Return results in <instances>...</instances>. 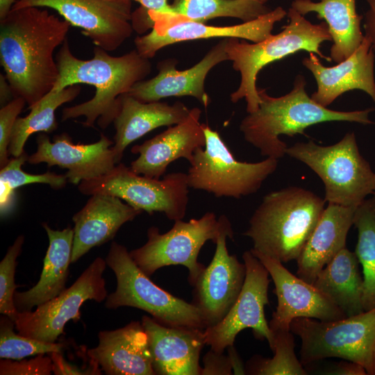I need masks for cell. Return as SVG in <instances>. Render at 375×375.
I'll return each instance as SVG.
<instances>
[{"label":"cell","instance_id":"1","mask_svg":"<svg viewBox=\"0 0 375 375\" xmlns=\"http://www.w3.org/2000/svg\"><path fill=\"white\" fill-rule=\"evenodd\" d=\"M69 23L46 9H12L0 20V62L15 97L28 108L54 87L58 69L54 51L67 39Z\"/></svg>","mask_w":375,"mask_h":375},{"label":"cell","instance_id":"2","mask_svg":"<svg viewBox=\"0 0 375 375\" xmlns=\"http://www.w3.org/2000/svg\"><path fill=\"white\" fill-rule=\"evenodd\" d=\"M55 58L59 74L51 92H60L76 84H88L96 89L92 99L62 110V121L83 116L85 119L82 124L85 127H93L97 122L100 128H106L119 111L121 95L144 80L151 70L149 59L136 49L112 56L96 46L92 58L79 59L72 53L67 39Z\"/></svg>","mask_w":375,"mask_h":375},{"label":"cell","instance_id":"3","mask_svg":"<svg viewBox=\"0 0 375 375\" xmlns=\"http://www.w3.org/2000/svg\"><path fill=\"white\" fill-rule=\"evenodd\" d=\"M306 81L298 74L292 90L281 97H271L258 90V108L243 118L240 125L244 140L262 156L279 160L286 154L288 146L279 138L302 134L309 126L328 122H349L371 124L369 114L374 108L338 111L324 107L308 96Z\"/></svg>","mask_w":375,"mask_h":375},{"label":"cell","instance_id":"4","mask_svg":"<svg viewBox=\"0 0 375 375\" xmlns=\"http://www.w3.org/2000/svg\"><path fill=\"white\" fill-rule=\"evenodd\" d=\"M326 201L301 187L267 194L249 219L243 235L252 249L283 263L301 255L324 208Z\"/></svg>","mask_w":375,"mask_h":375},{"label":"cell","instance_id":"5","mask_svg":"<svg viewBox=\"0 0 375 375\" xmlns=\"http://www.w3.org/2000/svg\"><path fill=\"white\" fill-rule=\"evenodd\" d=\"M288 24L283 31L271 35L256 43H249L246 40L228 38L226 51L233 67L240 73L239 88L231 94V101L237 103L242 99L247 102L248 113L256 111L260 102L256 78L258 72L272 62L303 50L317 54L328 62L330 57L320 51L321 44L332 42L327 24L322 22L312 24L303 15L290 7L287 12Z\"/></svg>","mask_w":375,"mask_h":375},{"label":"cell","instance_id":"6","mask_svg":"<svg viewBox=\"0 0 375 375\" xmlns=\"http://www.w3.org/2000/svg\"><path fill=\"white\" fill-rule=\"evenodd\" d=\"M286 154L306 165L320 178L327 203L357 207L374 194L375 172L360 153L353 132L329 146L312 140L299 142L288 147Z\"/></svg>","mask_w":375,"mask_h":375},{"label":"cell","instance_id":"7","mask_svg":"<svg viewBox=\"0 0 375 375\" xmlns=\"http://www.w3.org/2000/svg\"><path fill=\"white\" fill-rule=\"evenodd\" d=\"M290 331L301 339L303 365L340 358L360 364L367 375H375V308L332 321L295 318Z\"/></svg>","mask_w":375,"mask_h":375},{"label":"cell","instance_id":"8","mask_svg":"<svg viewBox=\"0 0 375 375\" xmlns=\"http://www.w3.org/2000/svg\"><path fill=\"white\" fill-rule=\"evenodd\" d=\"M105 260L117 279L115 291L106 297L107 308L133 307L148 312L163 325L205 329L198 308L153 283L124 245L112 242Z\"/></svg>","mask_w":375,"mask_h":375},{"label":"cell","instance_id":"9","mask_svg":"<svg viewBox=\"0 0 375 375\" xmlns=\"http://www.w3.org/2000/svg\"><path fill=\"white\" fill-rule=\"evenodd\" d=\"M204 147L198 148L187 173L190 188L216 197L240 199L256 193L278 167V160L267 157L256 162L236 160L219 133L203 124Z\"/></svg>","mask_w":375,"mask_h":375},{"label":"cell","instance_id":"10","mask_svg":"<svg viewBox=\"0 0 375 375\" xmlns=\"http://www.w3.org/2000/svg\"><path fill=\"white\" fill-rule=\"evenodd\" d=\"M222 215L217 219L212 212H208L199 219L188 222L174 221L172 228L160 233L156 226L147 230V242L129 251L137 266L147 276L169 265H183L188 269V282L193 286L205 265L198 261L199 251L210 240L216 243L224 228L229 222Z\"/></svg>","mask_w":375,"mask_h":375},{"label":"cell","instance_id":"11","mask_svg":"<svg viewBox=\"0 0 375 375\" xmlns=\"http://www.w3.org/2000/svg\"><path fill=\"white\" fill-rule=\"evenodd\" d=\"M189 188L185 173L168 174L162 179L150 178L120 162L100 176L81 181L78 186L83 194L115 196L150 215L163 212L173 221L185 215Z\"/></svg>","mask_w":375,"mask_h":375},{"label":"cell","instance_id":"12","mask_svg":"<svg viewBox=\"0 0 375 375\" xmlns=\"http://www.w3.org/2000/svg\"><path fill=\"white\" fill-rule=\"evenodd\" d=\"M106 260L96 258L76 281L62 293L34 311L19 312L15 328L19 334L35 340L55 342L63 333L67 322H78L80 308L88 300L101 302L108 296L103 276Z\"/></svg>","mask_w":375,"mask_h":375},{"label":"cell","instance_id":"13","mask_svg":"<svg viewBox=\"0 0 375 375\" xmlns=\"http://www.w3.org/2000/svg\"><path fill=\"white\" fill-rule=\"evenodd\" d=\"M147 12L153 22L152 30L147 35L135 38L134 43L137 51L149 59L162 48L185 41L237 38L260 42L269 37L274 24L287 15V12L279 6L249 22L229 26H215L176 13Z\"/></svg>","mask_w":375,"mask_h":375},{"label":"cell","instance_id":"14","mask_svg":"<svg viewBox=\"0 0 375 375\" xmlns=\"http://www.w3.org/2000/svg\"><path fill=\"white\" fill-rule=\"evenodd\" d=\"M242 259L246 276L237 300L219 322L203 330L206 345L217 353L233 346L237 335L245 328H251L256 339L267 340L272 351L274 349V334L265 315L269 274L251 250L244 252Z\"/></svg>","mask_w":375,"mask_h":375},{"label":"cell","instance_id":"15","mask_svg":"<svg viewBox=\"0 0 375 375\" xmlns=\"http://www.w3.org/2000/svg\"><path fill=\"white\" fill-rule=\"evenodd\" d=\"M26 7L55 10L97 47L118 49L133 33L128 0H17L12 9Z\"/></svg>","mask_w":375,"mask_h":375},{"label":"cell","instance_id":"16","mask_svg":"<svg viewBox=\"0 0 375 375\" xmlns=\"http://www.w3.org/2000/svg\"><path fill=\"white\" fill-rule=\"evenodd\" d=\"M231 222L222 229L210 263L197 278L192 303L201 315L205 328L219 322L237 300L246 276V266L235 255H230L226 238L233 239Z\"/></svg>","mask_w":375,"mask_h":375},{"label":"cell","instance_id":"17","mask_svg":"<svg viewBox=\"0 0 375 375\" xmlns=\"http://www.w3.org/2000/svg\"><path fill=\"white\" fill-rule=\"evenodd\" d=\"M252 253L267 269L275 288L277 306L269 322L272 331H290L292 320L309 317L322 321L337 320L344 313L323 293L287 269L281 261L253 249Z\"/></svg>","mask_w":375,"mask_h":375},{"label":"cell","instance_id":"18","mask_svg":"<svg viewBox=\"0 0 375 375\" xmlns=\"http://www.w3.org/2000/svg\"><path fill=\"white\" fill-rule=\"evenodd\" d=\"M114 142L101 133L99 141L92 144H74L66 133L56 135L51 142L45 133L37 138V151L28 156L32 165L41 162L49 167L67 169L68 182L78 184L83 180L100 176L115 165L112 145Z\"/></svg>","mask_w":375,"mask_h":375},{"label":"cell","instance_id":"19","mask_svg":"<svg viewBox=\"0 0 375 375\" xmlns=\"http://www.w3.org/2000/svg\"><path fill=\"white\" fill-rule=\"evenodd\" d=\"M228 38L212 47L195 65L185 70L176 69L173 58L158 63V74L135 83L127 93L142 102L158 101L171 97L190 96L207 108L210 99L204 88L205 79L212 67L228 60L226 51Z\"/></svg>","mask_w":375,"mask_h":375},{"label":"cell","instance_id":"20","mask_svg":"<svg viewBox=\"0 0 375 375\" xmlns=\"http://www.w3.org/2000/svg\"><path fill=\"white\" fill-rule=\"evenodd\" d=\"M201 115L199 108H193L183 122L134 145L131 151L139 153V156L131 162V169L138 174L160 178L174 160L183 158L190 164L195 150L206 145L203 124L199 122Z\"/></svg>","mask_w":375,"mask_h":375},{"label":"cell","instance_id":"21","mask_svg":"<svg viewBox=\"0 0 375 375\" xmlns=\"http://www.w3.org/2000/svg\"><path fill=\"white\" fill-rule=\"evenodd\" d=\"M152 365L157 375H201V349L206 345L203 330L163 325L143 316Z\"/></svg>","mask_w":375,"mask_h":375},{"label":"cell","instance_id":"22","mask_svg":"<svg viewBox=\"0 0 375 375\" xmlns=\"http://www.w3.org/2000/svg\"><path fill=\"white\" fill-rule=\"evenodd\" d=\"M375 53L367 37L356 51L333 67L324 66L315 53H309L302 60L315 78L317 89L311 98L327 107L342 94L353 90L366 92L375 105Z\"/></svg>","mask_w":375,"mask_h":375},{"label":"cell","instance_id":"23","mask_svg":"<svg viewBox=\"0 0 375 375\" xmlns=\"http://www.w3.org/2000/svg\"><path fill=\"white\" fill-rule=\"evenodd\" d=\"M99 344L87 351L88 356L108 375H156L147 333L140 322L102 331Z\"/></svg>","mask_w":375,"mask_h":375},{"label":"cell","instance_id":"24","mask_svg":"<svg viewBox=\"0 0 375 375\" xmlns=\"http://www.w3.org/2000/svg\"><path fill=\"white\" fill-rule=\"evenodd\" d=\"M142 212L117 197L95 194L72 217L74 223L72 263L92 248L112 240L128 222Z\"/></svg>","mask_w":375,"mask_h":375},{"label":"cell","instance_id":"25","mask_svg":"<svg viewBox=\"0 0 375 375\" xmlns=\"http://www.w3.org/2000/svg\"><path fill=\"white\" fill-rule=\"evenodd\" d=\"M356 207L328 203L297 260V276L312 284L319 272L346 247Z\"/></svg>","mask_w":375,"mask_h":375},{"label":"cell","instance_id":"26","mask_svg":"<svg viewBox=\"0 0 375 375\" xmlns=\"http://www.w3.org/2000/svg\"><path fill=\"white\" fill-rule=\"evenodd\" d=\"M120 99V109L113 121L116 133L112 149L116 164L120 162L131 143L156 128L183 122L190 111L181 101L172 105L160 101L142 102L127 93Z\"/></svg>","mask_w":375,"mask_h":375},{"label":"cell","instance_id":"27","mask_svg":"<svg viewBox=\"0 0 375 375\" xmlns=\"http://www.w3.org/2000/svg\"><path fill=\"white\" fill-rule=\"evenodd\" d=\"M49 238L42 271L38 282L24 292H15L14 302L19 312L31 310L62 293L65 289L72 263L74 228L62 231L52 229L42 224Z\"/></svg>","mask_w":375,"mask_h":375},{"label":"cell","instance_id":"28","mask_svg":"<svg viewBox=\"0 0 375 375\" xmlns=\"http://www.w3.org/2000/svg\"><path fill=\"white\" fill-rule=\"evenodd\" d=\"M291 7L302 15L315 12L327 24L332 38L330 58L339 63L351 56L362 43V16L356 11V0H294Z\"/></svg>","mask_w":375,"mask_h":375},{"label":"cell","instance_id":"29","mask_svg":"<svg viewBox=\"0 0 375 375\" xmlns=\"http://www.w3.org/2000/svg\"><path fill=\"white\" fill-rule=\"evenodd\" d=\"M355 253L344 247L317 274L313 285L350 317L364 312L363 277Z\"/></svg>","mask_w":375,"mask_h":375},{"label":"cell","instance_id":"30","mask_svg":"<svg viewBox=\"0 0 375 375\" xmlns=\"http://www.w3.org/2000/svg\"><path fill=\"white\" fill-rule=\"evenodd\" d=\"M79 84L70 85L60 92H50L38 102L29 107V114L17 119L10 137L8 151L13 157L24 151L28 138L38 132L51 133L57 129L56 110L65 103L72 101L81 92Z\"/></svg>","mask_w":375,"mask_h":375},{"label":"cell","instance_id":"31","mask_svg":"<svg viewBox=\"0 0 375 375\" xmlns=\"http://www.w3.org/2000/svg\"><path fill=\"white\" fill-rule=\"evenodd\" d=\"M353 225L358 231L355 253L362 267L363 308H375V196L356 207Z\"/></svg>","mask_w":375,"mask_h":375},{"label":"cell","instance_id":"32","mask_svg":"<svg viewBox=\"0 0 375 375\" xmlns=\"http://www.w3.org/2000/svg\"><path fill=\"white\" fill-rule=\"evenodd\" d=\"M170 6L173 13L201 22L219 17L247 22L272 10L262 0H173Z\"/></svg>","mask_w":375,"mask_h":375},{"label":"cell","instance_id":"33","mask_svg":"<svg viewBox=\"0 0 375 375\" xmlns=\"http://www.w3.org/2000/svg\"><path fill=\"white\" fill-rule=\"evenodd\" d=\"M26 151L11 158L0 171V211L8 213L13 207L15 190L32 183L48 184L53 189L63 188L68 182L65 174L47 172L42 174H31L24 172L22 166L28 161Z\"/></svg>","mask_w":375,"mask_h":375},{"label":"cell","instance_id":"34","mask_svg":"<svg viewBox=\"0 0 375 375\" xmlns=\"http://www.w3.org/2000/svg\"><path fill=\"white\" fill-rule=\"evenodd\" d=\"M274 356L264 358L253 356L246 367V372L256 375L307 374L294 352V339L291 331H274Z\"/></svg>","mask_w":375,"mask_h":375},{"label":"cell","instance_id":"35","mask_svg":"<svg viewBox=\"0 0 375 375\" xmlns=\"http://www.w3.org/2000/svg\"><path fill=\"white\" fill-rule=\"evenodd\" d=\"M15 323L3 315L0 320V358L21 360L23 358L51 352H62L61 343L48 342L28 338L14 331Z\"/></svg>","mask_w":375,"mask_h":375},{"label":"cell","instance_id":"36","mask_svg":"<svg viewBox=\"0 0 375 375\" xmlns=\"http://www.w3.org/2000/svg\"><path fill=\"white\" fill-rule=\"evenodd\" d=\"M24 242V235H19L0 262V312L14 322L19 313L14 302L15 290L18 287L15 283L16 260Z\"/></svg>","mask_w":375,"mask_h":375},{"label":"cell","instance_id":"37","mask_svg":"<svg viewBox=\"0 0 375 375\" xmlns=\"http://www.w3.org/2000/svg\"><path fill=\"white\" fill-rule=\"evenodd\" d=\"M26 101L15 97L0 109V167H5L10 160L8 147L15 123L22 112Z\"/></svg>","mask_w":375,"mask_h":375},{"label":"cell","instance_id":"38","mask_svg":"<svg viewBox=\"0 0 375 375\" xmlns=\"http://www.w3.org/2000/svg\"><path fill=\"white\" fill-rule=\"evenodd\" d=\"M38 355L30 360L3 358L0 361L1 375H50L52 360L50 356Z\"/></svg>","mask_w":375,"mask_h":375},{"label":"cell","instance_id":"39","mask_svg":"<svg viewBox=\"0 0 375 375\" xmlns=\"http://www.w3.org/2000/svg\"><path fill=\"white\" fill-rule=\"evenodd\" d=\"M52 360V372L56 375H97L101 374V368L90 360V365L85 369H81L68 362L62 356V352L49 353Z\"/></svg>","mask_w":375,"mask_h":375},{"label":"cell","instance_id":"40","mask_svg":"<svg viewBox=\"0 0 375 375\" xmlns=\"http://www.w3.org/2000/svg\"><path fill=\"white\" fill-rule=\"evenodd\" d=\"M223 353H217L210 350L204 356V367L201 375L205 374H232L233 365L230 356L226 357Z\"/></svg>","mask_w":375,"mask_h":375},{"label":"cell","instance_id":"41","mask_svg":"<svg viewBox=\"0 0 375 375\" xmlns=\"http://www.w3.org/2000/svg\"><path fill=\"white\" fill-rule=\"evenodd\" d=\"M366 1L369 5V9L365 15V35L370 40L372 47L375 53V0Z\"/></svg>","mask_w":375,"mask_h":375},{"label":"cell","instance_id":"42","mask_svg":"<svg viewBox=\"0 0 375 375\" xmlns=\"http://www.w3.org/2000/svg\"><path fill=\"white\" fill-rule=\"evenodd\" d=\"M328 374L367 375L365 369L358 363L346 360L338 362Z\"/></svg>","mask_w":375,"mask_h":375},{"label":"cell","instance_id":"43","mask_svg":"<svg viewBox=\"0 0 375 375\" xmlns=\"http://www.w3.org/2000/svg\"><path fill=\"white\" fill-rule=\"evenodd\" d=\"M135 1L141 4L142 7L149 11L160 13H173L169 0H128Z\"/></svg>","mask_w":375,"mask_h":375},{"label":"cell","instance_id":"44","mask_svg":"<svg viewBox=\"0 0 375 375\" xmlns=\"http://www.w3.org/2000/svg\"><path fill=\"white\" fill-rule=\"evenodd\" d=\"M14 98L11 87L6 75L0 74V103L1 107L6 105Z\"/></svg>","mask_w":375,"mask_h":375},{"label":"cell","instance_id":"45","mask_svg":"<svg viewBox=\"0 0 375 375\" xmlns=\"http://www.w3.org/2000/svg\"><path fill=\"white\" fill-rule=\"evenodd\" d=\"M16 1V0H0V20L8 15Z\"/></svg>","mask_w":375,"mask_h":375},{"label":"cell","instance_id":"46","mask_svg":"<svg viewBox=\"0 0 375 375\" xmlns=\"http://www.w3.org/2000/svg\"><path fill=\"white\" fill-rule=\"evenodd\" d=\"M264 3H266L267 0H262Z\"/></svg>","mask_w":375,"mask_h":375},{"label":"cell","instance_id":"47","mask_svg":"<svg viewBox=\"0 0 375 375\" xmlns=\"http://www.w3.org/2000/svg\"><path fill=\"white\" fill-rule=\"evenodd\" d=\"M374 196H375V186H374Z\"/></svg>","mask_w":375,"mask_h":375}]
</instances>
